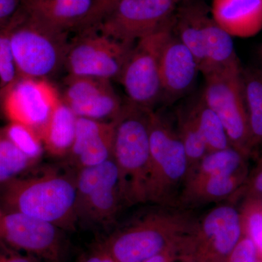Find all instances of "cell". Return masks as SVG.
<instances>
[{"label": "cell", "instance_id": "cell-1", "mask_svg": "<svg viewBox=\"0 0 262 262\" xmlns=\"http://www.w3.org/2000/svg\"><path fill=\"white\" fill-rule=\"evenodd\" d=\"M110 236L102 247L116 262H144L160 253H177L196 217L178 206H156Z\"/></svg>", "mask_w": 262, "mask_h": 262}, {"label": "cell", "instance_id": "cell-2", "mask_svg": "<svg viewBox=\"0 0 262 262\" xmlns=\"http://www.w3.org/2000/svg\"><path fill=\"white\" fill-rule=\"evenodd\" d=\"M0 205L5 211L18 212L72 230L78 222L75 171L48 170L21 177L0 192Z\"/></svg>", "mask_w": 262, "mask_h": 262}, {"label": "cell", "instance_id": "cell-3", "mask_svg": "<svg viewBox=\"0 0 262 262\" xmlns=\"http://www.w3.org/2000/svg\"><path fill=\"white\" fill-rule=\"evenodd\" d=\"M151 110L126 101L114 120L113 158L118 169L125 206L147 204Z\"/></svg>", "mask_w": 262, "mask_h": 262}, {"label": "cell", "instance_id": "cell-4", "mask_svg": "<svg viewBox=\"0 0 262 262\" xmlns=\"http://www.w3.org/2000/svg\"><path fill=\"white\" fill-rule=\"evenodd\" d=\"M5 27L19 77L48 80L64 67L70 34L43 23L20 8Z\"/></svg>", "mask_w": 262, "mask_h": 262}, {"label": "cell", "instance_id": "cell-5", "mask_svg": "<svg viewBox=\"0 0 262 262\" xmlns=\"http://www.w3.org/2000/svg\"><path fill=\"white\" fill-rule=\"evenodd\" d=\"M149 148L147 203L177 206L189 176L187 156L177 128L153 110L149 117Z\"/></svg>", "mask_w": 262, "mask_h": 262}, {"label": "cell", "instance_id": "cell-6", "mask_svg": "<svg viewBox=\"0 0 262 262\" xmlns=\"http://www.w3.org/2000/svg\"><path fill=\"white\" fill-rule=\"evenodd\" d=\"M244 234L242 213L237 203L222 202L196 217L177 253L186 262H228Z\"/></svg>", "mask_w": 262, "mask_h": 262}, {"label": "cell", "instance_id": "cell-7", "mask_svg": "<svg viewBox=\"0 0 262 262\" xmlns=\"http://www.w3.org/2000/svg\"><path fill=\"white\" fill-rule=\"evenodd\" d=\"M241 66L204 76L202 98L223 123L231 146L251 158L254 149L243 89Z\"/></svg>", "mask_w": 262, "mask_h": 262}, {"label": "cell", "instance_id": "cell-8", "mask_svg": "<svg viewBox=\"0 0 262 262\" xmlns=\"http://www.w3.org/2000/svg\"><path fill=\"white\" fill-rule=\"evenodd\" d=\"M172 34V16L155 32L136 41L119 82L127 101L152 110L162 98L160 60L165 42Z\"/></svg>", "mask_w": 262, "mask_h": 262}, {"label": "cell", "instance_id": "cell-9", "mask_svg": "<svg viewBox=\"0 0 262 262\" xmlns=\"http://www.w3.org/2000/svg\"><path fill=\"white\" fill-rule=\"evenodd\" d=\"M134 44L89 29L70 41L64 68L68 75L118 81Z\"/></svg>", "mask_w": 262, "mask_h": 262}, {"label": "cell", "instance_id": "cell-10", "mask_svg": "<svg viewBox=\"0 0 262 262\" xmlns=\"http://www.w3.org/2000/svg\"><path fill=\"white\" fill-rule=\"evenodd\" d=\"M79 221L93 225H111L125 206L118 169L113 158L75 171Z\"/></svg>", "mask_w": 262, "mask_h": 262}, {"label": "cell", "instance_id": "cell-11", "mask_svg": "<svg viewBox=\"0 0 262 262\" xmlns=\"http://www.w3.org/2000/svg\"><path fill=\"white\" fill-rule=\"evenodd\" d=\"M184 0H115L98 29L108 37L126 43L155 32Z\"/></svg>", "mask_w": 262, "mask_h": 262}, {"label": "cell", "instance_id": "cell-12", "mask_svg": "<svg viewBox=\"0 0 262 262\" xmlns=\"http://www.w3.org/2000/svg\"><path fill=\"white\" fill-rule=\"evenodd\" d=\"M63 229L46 221L3 210L0 241L46 262H61L64 251Z\"/></svg>", "mask_w": 262, "mask_h": 262}, {"label": "cell", "instance_id": "cell-13", "mask_svg": "<svg viewBox=\"0 0 262 262\" xmlns=\"http://www.w3.org/2000/svg\"><path fill=\"white\" fill-rule=\"evenodd\" d=\"M61 98L48 80L19 77L0 101L9 122L31 127L40 138L43 127Z\"/></svg>", "mask_w": 262, "mask_h": 262}, {"label": "cell", "instance_id": "cell-14", "mask_svg": "<svg viewBox=\"0 0 262 262\" xmlns=\"http://www.w3.org/2000/svg\"><path fill=\"white\" fill-rule=\"evenodd\" d=\"M110 0H22L20 9L50 27L76 34L97 28Z\"/></svg>", "mask_w": 262, "mask_h": 262}, {"label": "cell", "instance_id": "cell-15", "mask_svg": "<svg viewBox=\"0 0 262 262\" xmlns=\"http://www.w3.org/2000/svg\"><path fill=\"white\" fill-rule=\"evenodd\" d=\"M61 98L77 117L113 122L123 103L111 80L68 75Z\"/></svg>", "mask_w": 262, "mask_h": 262}, {"label": "cell", "instance_id": "cell-16", "mask_svg": "<svg viewBox=\"0 0 262 262\" xmlns=\"http://www.w3.org/2000/svg\"><path fill=\"white\" fill-rule=\"evenodd\" d=\"M115 123L77 117L75 139L66 157L75 171L96 166L113 157Z\"/></svg>", "mask_w": 262, "mask_h": 262}, {"label": "cell", "instance_id": "cell-17", "mask_svg": "<svg viewBox=\"0 0 262 262\" xmlns=\"http://www.w3.org/2000/svg\"><path fill=\"white\" fill-rule=\"evenodd\" d=\"M199 72L192 52L172 32L160 56L162 98L173 101L187 94L194 85Z\"/></svg>", "mask_w": 262, "mask_h": 262}, {"label": "cell", "instance_id": "cell-18", "mask_svg": "<svg viewBox=\"0 0 262 262\" xmlns=\"http://www.w3.org/2000/svg\"><path fill=\"white\" fill-rule=\"evenodd\" d=\"M249 173L191 177L183 187L177 206L192 210L209 203L231 201L244 186Z\"/></svg>", "mask_w": 262, "mask_h": 262}, {"label": "cell", "instance_id": "cell-19", "mask_svg": "<svg viewBox=\"0 0 262 262\" xmlns=\"http://www.w3.org/2000/svg\"><path fill=\"white\" fill-rule=\"evenodd\" d=\"M212 18L231 37H254L262 30V0H213Z\"/></svg>", "mask_w": 262, "mask_h": 262}, {"label": "cell", "instance_id": "cell-20", "mask_svg": "<svg viewBox=\"0 0 262 262\" xmlns=\"http://www.w3.org/2000/svg\"><path fill=\"white\" fill-rule=\"evenodd\" d=\"M211 8L201 0H184L172 15V32L189 50L201 68L204 61L205 37Z\"/></svg>", "mask_w": 262, "mask_h": 262}, {"label": "cell", "instance_id": "cell-21", "mask_svg": "<svg viewBox=\"0 0 262 262\" xmlns=\"http://www.w3.org/2000/svg\"><path fill=\"white\" fill-rule=\"evenodd\" d=\"M77 117L61 98L40 134L45 151L56 158H66L75 139Z\"/></svg>", "mask_w": 262, "mask_h": 262}, {"label": "cell", "instance_id": "cell-22", "mask_svg": "<svg viewBox=\"0 0 262 262\" xmlns=\"http://www.w3.org/2000/svg\"><path fill=\"white\" fill-rule=\"evenodd\" d=\"M241 66L232 37L211 18L207 24L205 56L200 72L203 76L229 67Z\"/></svg>", "mask_w": 262, "mask_h": 262}, {"label": "cell", "instance_id": "cell-23", "mask_svg": "<svg viewBox=\"0 0 262 262\" xmlns=\"http://www.w3.org/2000/svg\"><path fill=\"white\" fill-rule=\"evenodd\" d=\"M241 77L253 146H262V70H242Z\"/></svg>", "mask_w": 262, "mask_h": 262}, {"label": "cell", "instance_id": "cell-24", "mask_svg": "<svg viewBox=\"0 0 262 262\" xmlns=\"http://www.w3.org/2000/svg\"><path fill=\"white\" fill-rule=\"evenodd\" d=\"M189 108L206 143L208 152L232 146L220 117L205 102L202 96Z\"/></svg>", "mask_w": 262, "mask_h": 262}, {"label": "cell", "instance_id": "cell-25", "mask_svg": "<svg viewBox=\"0 0 262 262\" xmlns=\"http://www.w3.org/2000/svg\"><path fill=\"white\" fill-rule=\"evenodd\" d=\"M37 160L29 158L0 129V192L17 179L25 177Z\"/></svg>", "mask_w": 262, "mask_h": 262}, {"label": "cell", "instance_id": "cell-26", "mask_svg": "<svg viewBox=\"0 0 262 262\" xmlns=\"http://www.w3.org/2000/svg\"><path fill=\"white\" fill-rule=\"evenodd\" d=\"M176 128L187 154L189 179L201 160L208 152V149L189 108L179 110Z\"/></svg>", "mask_w": 262, "mask_h": 262}, {"label": "cell", "instance_id": "cell-27", "mask_svg": "<svg viewBox=\"0 0 262 262\" xmlns=\"http://www.w3.org/2000/svg\"><path fill=\"white\" fill-rule=\"evenodd\" d=\"M3 130L8 139L24 154L37 161L42 158L44 147L35 130L23 124L11 122Z\"/></svg>", "mask_w": 262, "mask_h": 262}, {"label": "cell", "instance_id": "cell-28", "mask_svg": "<svg viewBox=\"0 0 262 262\" xmlns=\"http://www.w3.org/2000/svg\"><path fill=\"white\" fill-rule=\"evenodd\" d=\"M19 77L5 26L0 29V100Z\"/></svg>", "mask_w": 262, "mask_h": 262}, {"label": "cell", "instance_id": "cell-29", "mask_svg": "<svg viewBox=\"0 0 262 262\" xmlns=\"http://www.w3.org/2000/svg\"><path fill=\"white\" fill-rule=\"evenodd\" d=\"M241 211L245 234L251 237L262 252V201H243Z\"/></svg>", "mask_w": 262, "mask_h": 262}, {"label": "cell", "instance_id": "cell-30", "mask_svg": "<svg viewBox=\"0 0 262 262\" xmlns=\"http://www.w3.org/2000/svg\"><path fill=\"white\" fill-rule=\"evenodd\" d=\"M258 252L257 246L244 234L229 256L228 262H258Z\"/></svg>", "mask_w": 262, "mask_h": 262}, {"label": "cell", "instance_id": "cell-31", "mask_svg": "<svg viewBox=\"0 0 262 262\" xmlns=\"http://www.w3.org/2000/svg\"><path fill=\"white\" fill-rule=\"evenodd\" d=\"M22 0H0V29L16 14Z\"/></svg>", "mask_w": 262, "mask_h": 262}, {"label": "cell", "instance_id": "cell-32", "mask_svg": "<svg viewBox=\"0 0 262 262\" xmlns=\"http://www.w3.org/2000/svg\"><path fill=\"white\" fill-rule=\"evenodd\" d=\"M79 262H116L110 256L102 246L91 251V253L84 255L80 258Z\"/></svg>", "mask_w": 262, "mask_h": 262}, {"label": "cell", "instance_id": "cell-33", "mask_svg": "<svg viewBox=\"0 0 262 262\" xmlns=\"http://www.w3.org/2000/svg\"><path fill=\"white\" fill-rule=\"evenodd\" d=\"M0 262H39L37 258L34 257H29V256H19V255H14V256H3L0 255Z\"/></svg>", "mask_w": 262, "mask_h": 262}, {"label": "cell", "instance_id": "cell-34", "mask_svg": "<svg viewBox=\"0 0 262 262\" xmlns=\"http://www.w3.org/2000/svg\"><path fill=\"white\" fill-rule=\"evenodd\" d=\"M175 251H168V252L160 253L153 257L149 258L144 262H170L176 256Z\"/></svg>", "mask_w": 262, "mask_h": 262}, {"label": "cell", "instance_id": "cell-35", "mask_svg": "<svg viewBox=\"0 0 262 262\" xmlns=\"http://www.w3.org/2000/svg\"><path fill=\"white\" fill-rule=\"evenodd\" d=\"M259 56H260V58H261V59L262 61V45H261V48H260V50H259Z\"/></svg>", "mask_w": 262, "mask_h": 262}, {"label": "cell", "instance_id": "cell-36", "mask_svg": "<svg viewBox=\"0 0 262 262\" xmlns=\"http://www.w3.org/2000/svg\"><path fill=\"white\" fill-rule=\"evenodd\" d=\"M3 209L2 208L1 205H0V218H1L2 214H3Z\"/></svg>", "mask_w": 262, "mask_h": 262}, {"label": "cell", "instance_id": "cell-37", "mask_svg": "<svg viewBox=\"0 0 262 262\" xmlns=\"http://www.w3.org/2000/svg\"><path fill=\"white\" fill-rule=\"evenodd\" d=\"M115 1V0H110V2H111V3H113V2Z\"/></svg>", "mask_w": 262, "mask_h": 262}]
</instances>
